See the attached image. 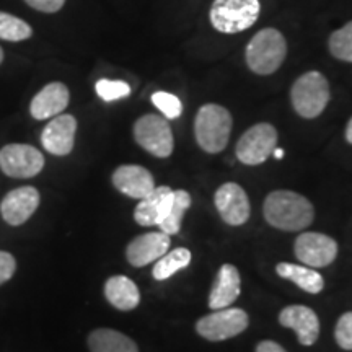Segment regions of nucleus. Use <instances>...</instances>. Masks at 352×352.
<instances>
[{
    "instance_id": "11",
    "label": "nucleus",
    "mask_w": 352,
    "mask_h": 352,
    "mask_svg": "<svg viewBox=\"0 0 352 352\" xmlns=\"http://www.w3.org/2000/svg\"><path fill=\"white\" fill-rule=\"evenodd\" d=\"M220 217L232 227L246 223L250 219V201L245 189L236 183H226L217 189L214 197Z\"/></svg>"
},
{
    "instance_id": "15",
    "label": "nucleus",
    "mask_w": 352,
    "mask_h": 352,
    "mask_svg": "<svg viewBox=\"0 0 352 352\" xmlns=\"http://www.w3.org/2000/svg\"><path fill=\"white\" fill-rule=\"evenodd\" d=\"M279 323L285 328L294 329L302 346H314L320 336V320L308 307H285L279 315Z\"/></svg>"
},
{
    "instance_id": "35",
    "label": "nucleus",
    "mask_w": 352,
    "mask_h": 352,
    "mask_svg": "<svg viewBox=\"0 0 352 352\" xmlns=\"http://www.w3.org/2000/svg\"><path fill=\"white\" fill-rule=\"evenodd\" d=\"M2 60H3V50L0 47V64H2Z\"/></svg>"
},
{
    "instance_id": "25",
    "label": "nucleus",
    "mask_w": 352,
    "mask_h": 352,
    "mask_svg": "<svg viewBox=\"0 0 352 352\" xmlns=\"http://www.w3.org/2000/svg\"><path fill=\"white\" fill-rule=\"evenodd\" d=\"M32 26L26 23V21L7 12H0V39L19 43L32 38Z\"/></svg>"
},
{
    "instance_id": "10",
    "label": "nucleus",
    "mask_w": 352,
    "mask_h": 352,
    "mask_svg": "<svg viewBox=\"0 0 352 352\" xmlns=\"http://www.w3.org/2000/svg\"><path fill=\"white\" fill-rule=\"evenodd\" d=\"M338 243L331 236L316 232H305L297 236L294 252L300 263L310 267H327L338 256Z\"/></svg>"
},
{
    "instance_id": "7",
    "label": "nucleus",
    "mask_w": 352,
    "mask_h": 352,
    "mask_svg": "<svg viewBox=\"0 0 352 352\" xmlns=\"http://www.w3.org/2000/svg\"><path fill=\"white\" fill-rule=\"evenodd\" d=\"M250 318L241 308H220L202 316L196 323V331L208 341H226L239 336L248 328Z\"/></svg>"
},
{
    "instance_id": "9",
    "label": "nucleus",
    "mask_w": 352,
    "mask_h": 352,
    "mask_svg": "<svg viewBox=\"0 0 352 352\" xmlns=\"http://www.w3.org/2000/svg\"><path fill=\"white\" fill-rule=\"evenodd\" d=\"M44 168V157L28 144H8L0 148V170L10 178H33Z\"/></svg>"
},
{
    "instance_id": "13",
    "label": "nucleus",
    "mask_w": 352,
    "mask_h": 352,
    "mask_svg": "<svg viewBox=\"0 0 352 352\" xmlns=\"http://www.w3.org/2000/svg\"><path fill=\"white\" fill-rule=\"evenodd\" d=\"M39 201H41V197H39L36 188H16L3 197L2 204H0V212H2V217L8 226L19 227L36 212Z\"/></svg>"
},
{
    "instance_id": "8",
    "label": "nucleus",
    "mask_w": 352,
    "mask_h": 352,
    "mask_svg": "<svg viewBox=\"0 0 352 352\" xmlns=\"http://www.w3.org/2000/svg\"><path fill=\"white\" fill-rule=\"evenodd\" d=\"M276 127L270 122H258L241 135L235 147V155L245 165H261L277 147Z\"/></svg>"
},
{
    "instance_id": "33",
    "label": "nucleus",
    "mask_w": 352,
    "mask_h": 352,
    "mask_svg": "<svg viewBox=\"0 0 352 352\" xmlns=\"http://www.w3.org/2000/svg\"><path fill=\"white\" fill-rule=\"evenodd\" d=\"M344 138L347 142H349L352 145V118L349 120V122H347L346 126V132H344Z\"/></svg>"
},
{
    "instance_id": "12",
    "label": "nucleus",
    "mask_w": 352,
    "mask_h": 352,
    "mask_svg": "<svg viewBox=\"0 0 352 352\" xmlns=\"http://www.w3.org/2000/svg\"><path fill=\"white\" fill-rule=\"evenodd\" d=\"M77 120L72 114H59L51 118L41 132V144L47 152L57 157H65L72 152L76 144Z\"/></svg>"
},
{
    "instance_id": "27",
    "label": "nucleus",
    "mask_w": 352,
    "mask_h": 352,
    "mask_svg": "<svg viewBox=\"0 0 352 352\" xmlns=\"http://www.w3.org/2000/svg\"><path fill=\"white\" fill-rule=\"evenodd\" d=\"M95 90L96 95L103 101H107V103L122 100L131 95L129 83L122 80H108V78H101V80L96 82Z\"/></svg>"
},
{
    "instance_id": "32",
    "label": "nucleus",
    "mask_w": 352,
    "mask_h": 352,
    "mask_svg": "<svg viewBox=\"0 0 352 352\" xmlns=\"http://www.w3.org/2000/svg\"><path fill=\"white\" fill-rule=\"evenodd\" d=\"M256 352H287V351L274 341H261L256 346Z\"/></svg>"
},
{
    "instance_id": "22",
    "label": "nucleus",
    "mask_w": 352,
    "mask_h": 352,
    "mask_svg": "<svg viewBox=\"0 0 352 352\" xmlns=\"http://www.w3.org/2000/svg\"><path fill=\"white\" fill-rule=\"evenodd\" d=\"M171 192L170 186H155L151 195L139 201L134 209V220L142 227H157L165 201Z\"/></svg>"
},
{
    "instance_id": "4",
    "label": "nucleus",
    "mask_w": 352,
    "mask_h": 352,
    "mask_svg": "<svg viewBox=\"0 0 352 352\" xmlns=\"http://www.w3.org/2000/svg\"><path fill=\"white\" fill-rule=\"evenodd\" d=\"M331 100L328 78L318 70L305 72L290 88V101L298 116L303 120H315L328 107Z\"/></svg>"
},
{
    "instance_id": "29",
    "label": "nucleus",
    "mask_w": 352,
    "mask_h": 352,
    "mask_svg": "<svg viewBox=\"0 0 352 352\" xmlns=\"http://www.w3.org/2000/svg\"><path fill=\"white\" fill-rule=\"evenodd\" d=\"M334 338L341 349L352 351V311H346L340 316L334 328Z\"/></svg>"
},
{
    "instance_id": "14",
    "label": "nucleus",
    "mask_w": 352,
    "mask_h": 352,
    "mask_svg": "<svg viewBox=\"0 0 352 352\" xmlns=\"http://www.w3.org/2000/svg\"><path fill=\"white\" fill-rule=\"evenodd\" d=\"M170 250V235L164 232H151L135 236L127 245L126 258L134 267H142L155 263Z\"/></svg>"
},
{
    "instance_id": "17",
    "label": "nucleus",
    "mask_w": 352,
    "mask_h": 352,
    "mask_svg": "<svg viewBox=\"0 0 352 352\" xmlns=\"http://www.w3.org/2000/svg\"><path fill=\"white\" fill-rule=\"evenodd\" d=\"M113 184L122 195L142 199L155 188V179L151 171L139 165L118 166L113 173Z\"/></svg>"
},
{
    "instance_id": "18",
    "label": "nucleus",
    "mask_w": 352,
    "mask_h": 352,
    "mask_svg": "<svg viewBox=\"0 0 352 352\" xmlns=\"http://www.w3.org/2000/svg\"><path fill=\"white\" fill-rule=\"evenodd\" d=\"M241 277L240 272L233 264H223L220 267L209 294L210 310H220V308L230 307L236 298L240 297Z\"/></svg>"
},
{
    "instance_id": "5",
    "label": "nucleus",
    "mask_w": 352,
    "mask_h": 352,
    "mask_svg": "<svg viewBox=\"0 0 352 352\" xmlns=\"http://www.w3.org/2000/svg\"><path fill=\"white\" fill-rule=\"evenodd\" d=\"M259 13V0H214L209 10V21L219 33L236 34L252 28L258 21Z\"/></svg>"
},
{
    "instance_id": "20",
    "label": "nucleus",
    "mask_w": 352,
    "mask_h": 352,
    "mask_svg": "<svg viewBox=\"0 0 352 352\" xmlns=\"http://www.w3.org/2000/svg\"><path fill=\"white\" fill-rule=\"evenodd\" d=\"M104 297L114 308L122 311L134 310L140 302L139 287L126 276H113L104 284Z\"/></svg>"
},
{
    "instance_id": "16",
    "label": "nucleus",
    "mask_w": 352,
    "mask_h": 352,
    "mask_svg": "<svg viewBox=\"0 0 352 352\" xmlns=\"http://www.w3.org/2000/svg\"><path fill=\"white\" fill-rule=\"evenodd\" d=\"M70 94L69 88L63 82L47 83L43 90H39L30 104V113L34 120L44 121L63 114L69 107Z\"/></svg>"
},
{
    "instance_id": "3",
    "label": "nucleus",
    "mask_w": 352,
    "mask_h": 352,
    "mask_svg": "<svg viewBox=\"0 0 352 352\" xmlns=\"http://www.w3.org/2000/svg\"><path fill=\"white\" fill-rule=\"evenodd\" d=\"M233 120L227 108L215 103L202 104L195 120L196 142L204 152L219 153L230 140Z\"/></svg>"
},
{
    "instance_id": "26",
    "label": "nucleus",
    "mask_w": 352,
    "mask_h": 352,
    "mask_svg": "<svg viewBox=\"0 0 352 352\" xmlns=\"http://www.w3.org/2000/svg\"><path fill=\"white\" fill-rule=\"evenodd\" d=\"M328 50L338 60L352 63V21L329 34Z\"/></svg>"
},
{
    "instance_id": "30",
    "label": "nucleus",
    "mask_w": 352,
    "mask_h": 352,
    "mask_svg": "<svg viewBox=\"0 0 352 352\" xmlns=\"http://www.w3.org/2000/svg\"><path fill=\"white\" fill-rule=\"evenodd\" d=\"M16 271V261L10 253L0 252V285L8 283Z\"/></svg>"
},
{
    "instance_id": "19",
    "label": "nucleus",
    "mask_w": 352,
    "mask_h": 352,
    "mask_svg": "<svg viewBox=\"0 0 352 352\" xmlns=\"http://www.w3.org/2000/svg\"><path fill=\"white\" fill-rule=\"evenodd\" d=\"M191 206V195L184 189H171V192L166 197L164 210H162L160 219H158L157 227L160 232L166 235H176L182 230V220L183 215Z\"/></svg>"
},
{
    "instance_id": "21",
    "label": "nucleus",
    "mask_w": 352,
    "mask_h": 352,
    "mask_svg": "<svg viewBox=\"0 0 352 352\" xmlns=\"http://www.w3.org/2000/svg\"><path fill=\"white\" fill-rule=\"evenodd\" d=\"M276 272L277 276L290 280L308 294H320L324 289L323 276L315 267L292 263H279L276 266Z\"/></svg>"
},
{
    "instance_id": "24",
    "label": "nucleus",
    "mask_w": 352,
    "mask_h": 352,
    "mask_svg": "<svg viewBox=\"0 0 352 352\" xmlns=\"http://www.w3.org/2000/svg\"><path fill=\"white\" fill-rule=\"evenodd\" d=\"M191 263V252L186 248H175L173 252H166L153 264L152 274L157 280H166L178 271L184 270Z\"/></svg>"
},
{
    "instance_id": "23",
    "label": "nucleus",
    "mask_w": 352,
    "mask_h": 352,
    "mask_svg": "<svg viewBox=\"0 0 352 352\" xmlns=\"http://www.w3.org/2000/svg\"><path fill=\"white\" fill-rule=\"evenodd\" d=\"M90 352H139V347L131 338L116 329L100 328L88 336Z\"/></svg>"
},
{
    "instance_id": "6",
    "label": "nucleus",
    "mask_w": 352,
    "mask_h": 352,
    "mask_svg": "<svg viewBox=\"0 0 352 352\" xmlns=\"http://www.w3.org/2000/svg\"><path fill=\"white\" fill-rule=\"evenodd\" d=\"M134 139L153 157L166 158L173 153L175 139L170 122L158 114H144L134 124Z\"/></svg>"
},
{
    "instance_id": "2",
    "label": "nucleus",
    "mask_w": 352,
    "mask_h": 352,
    "mask_svg": "<svg viewBox=\"0 0 352 352\" xmlns=\"http://www.w3.org/2000/svg\"><path fill=\"white\" fill-rule=\"evenodd\" d=\"M287 57V41L276 28H263L246 44V65L258 76H271Z\"/></svg>"
},
{
    "instance_id": "31",
    "label": "nucleus",
    "mask_w": 352,
    "mask_h": 352,
    "mask_svg": "<svg viewBox=\"0 0 352 352\" xmlns=\"http://www.w3.org/2000/svg\"><path fill=\"white\" fill-rule=\"evenodd\" d=\"M30 7L43 13H56L64 7L65 0H25Z\"/></svg>"
},
{
    "instance_id": "34",
    "label": "nucleus",
    "mask_w": 352,
    "mask_h": 352,
    "mask_svg": "<svg viewBox=\"0 0 352 352\" xmlns=\"http://www.w3.org/2000/svg\"><path fill=\"white\" fill-rule=\"evenodd\" d=\"M272 155H274V158H277V160H280V158L284 157V151L283 148H274V151H272Z\"/></svg>"
},
{
    "instance_id": "28",
    "label": "nucleus",
    "mask_w": 352,
    "mask_h": 352,
    "mask_svg": "<svg viewBox=\"0 0 352 352\" xmlns=\"http://www.w3.org/2000/svg\"><path fill=\"white\" fill-rule=\"evenodd\" d=\"M152 103L166 120H178L183 113L182 100L168 91H155L152 95Z\"/></svg>"
},
{
    "instance_id": "1",
    "label": "nucleus",
    "mask_w": 352,
    "mask_h": 352,
    "mask_svg": "<svg viewBox=\"0 0 352 352\" xmlns=\"http://www.w3.org/2000/svg\"><path fill=\"white\" fill-rule=\"evenodd\" d=\"M263 214L271 227L284 232L303 230L314 222L315 209L305 196L279 189L267 195L263 204Z\"/></svg>"
}]
</instances>
